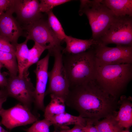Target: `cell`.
Returning a JSON list of instances; mask_svg holds the SVG:
<instances>
[{
    "instance_id": "obj_19",
    "label": "cell",
    "mask_w": 132,
    "mask_h": 132,
    "mask_svg": "<svg viewBox=\"0 0 132 132\" xmlns=\"http://www.w3.org/2000/svg\"><path fill=\"white\" fill-rule=\"evenodd\" d=\"M29 40L26 38L23 42L17 44L15 45V55L18 69V76L22 77L28 62V53L29 49L27 44Z\"/></svg>"
},
{
    "instance_id": "obj_20",
    "label": "cell",
    "mask_w": 132,
    "mask_h": 132,
    "mask_svg": "<svg viewBox=\"0 0 132 132\" xmlns=\"http://www.w3.org/2000/svg\"><path fill=\"white\" fill-rule=\"evenodd\" d=\"M115 116H112L98 121L94 122V125L99 132H121L123 128L119 124Z\"/></svg>"
},
{
    "instance_id": "obj_11",
    "label": "cell",
    "mask_w": 132,
    "mask_h": 132,
    "mask_svg": "<svg viewBox=\"0 0 132 132\" xmlns=\"http://www.w3.org/2000/svg\"><path fill=\"white\" fill-rule=\"evenodd\" d=\"M50 55L48 53L43 58L36 63V66L34 70L36 76L34 103L36 108L44 111L45 107L44 99L48 79V68Z\"/></svg>"
},
{
    "instance_id": "obj_17",
    "label": "cell",
    "mask_w": 132,
    "mask_h": 132,
    "mask_svg": "<svg viewBox=\"0 0 132 132\" xmlns=\"http://www.w3.org/2000/svg\"><path fill=\"white\" fill-rule=\"evenodd\" d=\"M48 120L54 128H56L71 125H79L85 126L90 120L79 116H74L65 112L52 118Z\"/></svg>"
},
{
    "instance_id": "obj_10",
    "label": "cell",
    "mask_w": 132,
    "mask_h": 132,
    "mask_svg": "<svg viewBox=\"0 0 132 132\" xmlns=\"http://www.w3.org/2000/svg\"><path fill=\"white\" fill-rule=\"evenodd\" d=\"M0 123L10 130L16 127L33 124L39 120L30 109L18 104L8 109L2 108L0 111Z\"/></svg>"
},
{
    "instance_id": "obj_13",
    "label": "cell",
    "mask_w": 132,
    "mask_h": 132,
    "mask_svg": "<svg viewBox=\"0 0 132 132\" xmlns=\"http://www.w3.org/2000/svg\"><path fill=\"white\" fill-rule=\"evenodd\" d=\"M13 6L0 16V35L15 46L23 35V28L12 15Z\"/></svg>"
},
{
    "instance_id": "obj_1",
    "label": "cell",
    "mask_w": 132,
    "mask_h": 132,
    "mask_svg": "<svg viewBox=\"0 0 132 132\" xmlns=\"http://www.w3.org/2000/svg\"><path fill=\"white\" fill-rule=\"evenodd\" d=\"M118 100L105 91L94 79L70 86L65 104L77 111L79 116L94 123L101 119L116 116Z\"/></svg>"
},
{
    "instance_id": "obj_30",
    "label": "cell",
    "mask_w": 132,
    "mask_h": 132,
    "mask_svg": "<svg viewBox=\"0 0 132 132\" xmlns=\"http://www.w3.org/2000/svg\"><path fill=\"white\" fill-rule=\"evenodd\" d=\"M84 127L79 125H75L72 128L70 129L69 132H82Z\"/></svg>"
},
{
    "instance_id": "obj_31",
    "label": "cell",
    "mask_w": 132,
    "mask_h": 132,
    "mask_svg": "<svg viewBox=\"0 0 132 132\" xmlns=\"http://www.w3.org/2000/svg\"><path fill=\"white\" fill-rule=\"evenodd\" d=\"M70 128L68 126L54 128L53 132H69Z\"/></svg>"
},
{
    "instance_id": "obj_21",
    "label": "cell",
    "mask_w": 132,
    "mask_h": 132,
    "mask_svg": "<svg viewBox=\"0 0 132 132\" xmlns=\"http://www.w3.org/2000/svg\"><path fill=\"white\" fill-rule=\"evenodd\" d=\"M0 62L8 70L9 76L17 75L18 69L15 54L0 51Z\"/></svg>"
},
{
    "instance_id": "obj_5",
    "label": "cell",
    "mask_w": 132,
    "mask_h": 132,
    "mask_svg": "<svg viewBox=\"0 0 132 132\" xmlns=\"http://www.w3.org/2000/svg\"><path fill=\"white\" fill-rule=\"evenodd\" d=\"M63 48L55 49L50 54L54 61L52 70L48 72L49 85L45 96L52 94L65 99L69 90L70 85L63 61Z\"/></svg>"
},
{
    "instance_id": "obj_6",
    "label": "cell",
    "mask_w": 132,
    "mask_h": 132,
    "mask_svg": "<svg viewBox=\"0 0 132 132\" xmlns=\"http://www.w3.org/2000/svg\"><path fill=\"white\" fill-rule=\"evenodd\" d=\"M98 41L105 45L113 44L132 46V17H116L106 32Z\"/></svg>"
},
{
    "instance_id": "obj_25",
    "label": "cell",
    "mask_w": 132,
    "mask_h": 132,
    "mask_svg": "<svg viewBox=\"0 0 132 132\" xmlns=\"http://www.w3.org/2000/svg\"><path fill=\"white\" fill-rule=\"evenodd\" d=\"M71 1L70 0H41L39 2V11L42 13L47 12L52 10L58 5Z\"/></svg>"
},
{
    "instance_id": "obj_29",
    "label": "cell",
    "mask_w": 132,
    "mask_h": 132,
    "mask_svg": "<svg viewBox=\"0 0 132 132\" xmlns=\"http://www.w3.org/2000/svg\"><path fill=\"white\" fill-rule=\"evenodd\" d=\"M8 78L5 75L0 72V87L5 88L7 84Z\"/></svg>"
},
{
    "instance_id": "obj_36",
    "label": "cell",
    "mask_w": 132,
    "mask_h": 132,
    "mask_svg": "<svg viewBox=\"0 0 132 132\" xmlns=\"http://www.w3.org/2000/svg\"><path fill=\"white\" fill-rule=\"evenodd\" d=\"M3 67H4V66L3 65L1 64V63L0 62V70L1 68Z\"/></svg>"
},
{
    "instance_id": "obj_7",
    "label": "cell",
    "mask_w": 132,
    "mask_h": 132,
    "mask_svg": "<svg viewBox=\"0 0 132 132\" xmlns=\"http://www.w3.org/2000/svg\"><path fill=\"white\" fill-rule=\"evenodd\" d=\"M23 29L26 31V38L45 47L50 54L56 49L62 47V43L53 33L47 20L43 17L25 26Z\"/></svg>"
},
{
    "instance_id": "obj_35",
    "label": "cell",
    "mask_w": 132,
    "mask_h": 132,
    "mask_svg": "<svg viewBox=\"0 0 132 132\" xmlns=\"http://www.w3.org/2000/svg\"><path fill=\"white\" fill-rule=\"evenodd\" d=\"M121 132H130L129 129H126L123 130Z\"/></svg>"
},
{
    "instance_id": "obj_12",
    "label": "cell",
    "mask_w": 132,
    "mask_h": 132,
    "mask_svg": "<svg viewBox=\"0 0 132 132\" xmlns=\"http://www.w3.org/2000/svg\"><path fill=\"white\" fill-rule=\"evenodd\" d=\"M37 0H15L13 8L17 18L24 26L43 17Z\"/></svg>"
},
{
    "instance_id": "obj_26",
    "label": "cell",
    "mask_w": 132,
    "mask_h": 132,
    "mask_svg": "<svg viewBox=\"0 0 132 132\" xmlns=\"http://www.w3.org/2000/svg\"><path fill=\"white\" fill-rule=\"evenodd\" d=\"M0 51L15 54V46L0 35Z\"/></svg>"
},
{
    "instance_id": "obj_4",
    "label": "cell",
    "mask_w": 132,
    "mask_h": 132,
    "mask_svg": "<svg viewBox=\"0 0 132 132\" xmlns=\"http://www.w3.org/2000/svg\"><path fill=\"white\" fill-rule=\"evenodd\" d=\"M79 13L87 16L91 27L92 38L98 41L107 31L116 16L100 0H80Z\"/></svg>"
},
{
    "instance_id": "obj_18",
    "label": "cell",
    "mask_w": 132,
    "mask_h": 132,
    "mask_svg": "<svg viewBox=\"0 0 132 132\" xmlns=\"http://www.w3.org/2000/svg\"><path fill=\"white\" fill-rule=\"evenodd\" d=\"M51 100L45 107L44 119L49 120L52 118L66 112L65 100L59 96L50 95Z\"/></svg>"
},
{
    "instance_id": "obj_3",
    "label": "cell",
    "mask_w": 132,
    "mask_h": 132,
    "mask_svg": "<svg viewBox=\"0 0 132 132\" xmlns=\"http://www.w3.org/2000/svg\"><path fill=\"white\" fill-rule=\"evenodd\" d=\"M92 47L76 55H63V64L70 86L94 79L96 64Z\"/></svg>"
},
{
    "instance_id": "obj_15",
    "label": "cell",
    "mask_w": 132,
    "mask_h": 132,
    "mask_svg": "<svg viewBox=\"0 0 132 132\" xmlns=\"http://www.w3.org/2000/svg\"><path fill=\"white\" fill-rule=\"evenodd\" d=\"M64 42L66 44V46L62 50V54L70 55H76L84 52L99 44L98 41L92 38L83 40L67 35Z\"/></svg>"
},
{
    "instance_id": "obj_24",
    "label": "cell",
    "mask_w": 132,
    "mask_h": 132,
    "mask_svg": "<svg viewBox=\"0 0 132 132\" xmlns=\"http://www.w3.org/2000/svg\"><path fill=\"white\" fill-rule=\"evenodd\" d=\"M52 125L49 121L44 118L36 121L24 131L26 132H50L49 128Z\"/></svg>"
},
{
    "instance_id": "obj_2",
    "label": "cell",
    "mask_w": 132,
    "mask_h": 132,
    "mask_svg": "<svg viewBox=\"0 0 132 132\" xmlns=\"http://www.w3.org/2000/svg\"><path fill=\"white\" fill-rule=\"evenodd\" d=\"M94 79L105 91L118 99L132 79V64H96Z\"/></svg>"
},
{
    "instance_id": "obj_33",
    "label": "cell",
    "mask_w": 132,
    "mask_h": 132,
    "mask_svg": "<svg viewBox=\"0 0 132 132\" xmlns=\"http://www.w3.org/2000/svg\"><path fill=\"white\" fill-rule=\"evenodd\" d=\"M6 94L4 90H0V96Z\"/></svg>"
},
{
    "instance_id": "obj_23",
    "label": "cell",
    "mask_w": 132,
    "mask_h": 132,
    "mask_svg": "<svg viewBox=\"0 0 132 132\" xmlns=\"http://www.w3.org/2000/svg\"><path fill=\"white\" fill-rule=\"evenodd\" d=\"M46 49L38 44L34 43L33 47L29 49L28 56V62L23 75L29 74L28 69L32 65L36 63L39 60L41 55Z\"/></svg>"
},
{
    "instance_id": "obj_22",
    "label": "cell",
    "mask_w": 132,
    "mask_h": 132,
    "mask_svg": "<svg viewBox=\"0 0 132 132\" xmlns=\"http://www.w3.org/2000/svg\"><path fill=\"white\" fill-rule=\"evenodd\" d=\"M47 22L52 31L61 43L64 42L66 35L58 19L53 13L52 10L46 13Z\"/></svg>"
},
{
    "instance_id": "obj_16",
    "label": "cell",
    "mask_w": 132,
    "mask_h": 132,
    "mask_svg": "<svg viewBox=\"0 0 132 132\" xmlns=\"http://www.w3.org/2000/svg\"><path fill=\"white\" fill-rule=\"evenodd\" d=\"M116 17H132V0H100Z\"/></svg>"
},
{
    "instance_id": "obj_8",
    "label": "cell",
    "mask_w": 132,
    "mask_h": 132,
    "mask_svg": "<svg viewBox=\"0 0 132 132\" xmlns=\"http://www.w3.org/2000/svg\"><path fill=\"white\" fill-rule=\"evenodd\" d=\"M29 74H24L21 77L18 75L9 76L4 90L8 96L15 99L30 109L34 102L35 87Z\"/></svg>"
},
{
    "instance_id": "obj_32",
    "label": "cell",
    "mask_w": 132,
    "mask_h": 132,
    "mask_svg": "<svg viewBox=\"0 0 132 132\" xmlns=\"http://www.w3.org/2000/svg\"><path fill=\"white\" fill-rule=\"evenodd\" d=\"M7 97L6 94L0 96V111L3 108V104L6 101Z\"/></svg>"
},
{
    "instance_id": "obj_14",
    "label": "cell",
    "mask_w": 132,
    "mask_h": 132,
    "mask_svg": "<svg viewBox=\"0 0 132 132\" xmlns=\"http://www.w3.org/2000/svg\"><path fill=\"white\" fill-rule=\"evenodd\" d=\"M118 100L119 111L115 118L121 127L129 129L132 125V103L131 97L121 95Z\"/></svg>"
},
{
    "instance_id": "obj_34",
    "label": "cell",
    "mask_w": 132,
    "mask_h": 132,
    "mask_svg": "<svg viewBox=\"0 0 132 132\" xmlns=\"http://www.w3.org/2000/svg\"><path fill=\"white\" fill-rule=\"evenodd\" d=\"M0 132H8L6 130L4 129L0 126Z\"/></svg>"
},
{
    "instance_id": "obj_9",
    "label": "cell",
    "mask_w": 132,
    "mask_h": 132,
    "mask_svg": "<svg viewBox=\"0 0 132 132\" xmlns=\"http://www.w3.org/2000/svg\"><path fill=\"white\" fill-rule=\"evenodd\" d=\"M92 48L97 64H132V46L109 47L98 44Z\"/></svg>"
},
{
    "instance_id": "obj_28",
    "label": "cell",
    "mask_w": 132,
    "mask_h": 132,
    "mask_svg": "<svg viewBox=\"0 0 132 132\" xmlns=\"http://www.w3.org/2000/svg\"><path fill=\"white\" fill-rule=\"evenodd\" d=\"M93 123L92 121L89 120L86 125L83 127L82 132H99Z\"/></svg>"
},
{
    "instance_id": "obj_27",
    "label": "cell",
    "mask_w": 132,
    "mask_h": 132,
    "mask_svg": "<svg viewBox=\"0 0 132 132\" xmlns=\"http://www.w3.org/2000/svg\"><path fill=\"white\" fill-rule=\"evenodd\" d=\"M15 0H0V16L12 7Z\"/></svg>"
}]
</instances>
